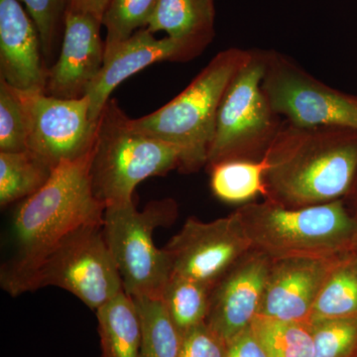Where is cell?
<instances>
[{
	"instance_id": "20",
	"label": "cell",
	"mask_w": 357,
	"mask_h": 357,
	"mask_svg": "<svg viewBox=\"0 0 357 357\" xmlns=\"http://www.w3.org/2000/svg\"><path fill=\"white\" fill-rule=\"evenodd\" d=\"M354 317H357V265L345 255L335 263L321 286L310 323Z\"/></svg>"
},
{
	"instance_id": "12",
	"label": "cell",
	"mask_w": 357,
	"mask_h": 357,
	"mask_svg": "<svg viewBox=\"0 0 357 357\" xmlns=\"http://www.w3.org/2000/svg\"><path fill=\"white\" fill-rule=\"evenodd\" d=\"M272 259L252 248L211 287L204 323L230 344L250 328L257 316Z\"/></svg>"
},
{
	"instance_id": "6",
	"label": "cell",
	"mask_w": 357,
	"mask_h": 357,
	"mask_svg": "<svg viewBox=\"0 0 357 357\" xmlns=\"http://www.w3.org/2000/svg\"><path fill=\"white\" fill-rule=\"evenodd\" d=\"M265 50L249 49L218 109L206 168L227 161H261L280 131L277 114L262 89Z\"/></svg>"
},
{
	"instance_id": "4",
	"label": "cell",
	"mask_w": 357,
	"mask_h": 357,
	"mask_svg": "<svg viewBox=\"0 0 357 357\" xmlns=\"http://www.w3.org/2000/svg\"><path fill=\"white\" fill-rule=\"evenodd\" d=\"M248 54L238 47L220 52L182 93L152 114L130 119L131 126L177 148L181 173L199 172L208 164L223 95Z\"/></svg>"
},
{
	"instance_id": "7",
	"label": "cell",
	"mask_w": 357,
	"mask_h": 357,
	"mask_svg": "<svg viewBox=\"0 0 357 357\" xmlns=\"http://www.w3.org/2000/svg\"><path fill=\"white\" fill-rule=\"evenodd\" d=\"M174 199H153L137 211L133 203L109 206L103 217V234L112 251L123 289L132 298L161 299L172 274L165 248L155 245L154 232L178 217Z\"/></svg>"
},
{
	"instance_id": "30",
	"label": "cell",
	"mask_w": 357,
	"mask_h": 357,
	"mask_svg": "<svg viewBox=\"0 0 357 357\" xmlns=\"http://www.w3.org/2000/svg\"><path fill=\"white\" fill-rule=\"evenodd\" d=\"M227 357L267 356L249 328L229 344Z\"/></svg>"
},
{
	"instance_id": "10",
	"label": "cell",
	"mask_w": 357,
	"mask_h": 357,
	"mask_svg": "<svg viewBox=\"0 0 357 357\" xmlns=\"http://www.w3.org/2000/svg\"><path fill=\"white\" fill-rule=\"evenodd\" d=\"M18 93L25 110L29 151L56 168L93 150L98 121L89 115L88 96L63 100L45 93Z\"/></svg>"
},
{
	"instance_id": "19",
	"label": "cell",
	"mask_w": 357,
	"mask_h": 357,
	"mask_svg": "<svg viewBox=\"0 0 357 357\" xmlns=\"http://www.w3.org/2000/svg\"><path fill=\"white\" fill-rule=\"evenodd\" d=\"M54 169L29 150L0 152V206L6 208L38 192Z\"/></svg>"
},
{
	"instance_id": "17",
	"label": "cell",
	"mask_w": 357,
	"mask_h": 357,
	"mask_svg": "<svg viewBox=\"0 0 357 357\" xmlns=\"http://www.w3.org/2000/svg\"><path fill=\"white\" fill-rule=\"evenodd\" d=\"M215 0H158L146 29L204 51L215 38Z\"/></svg>"
},
{
	"instance_id": "3",
	"label": "cell",
	"mask_w": 357,
	"mask_h": 357,
	"mask_svg": "<svg viewBox=\"0 0 357 357\" xmlns=\"http://www.w3.org/2000/svg\"><path fill=\"white\" fill-rule=\"evenodd\" d=\"M236 211L252 248L272 260H335L347 255L357 241V218L344 199L295 208L264 199Z\"/></svg>"
},
{
	"instance_id": "31",
	"label": "cell",
	"mask_w": 357,
	"mask_h": 357,
	"mask_svg": "<svg viewBox=\"0 0 357 357\" xmlns=\"http://www.w3.org/2000/svg\"><path fill=\"white\" fill-rule=\"evenodd\" d=\"M110 1L112 0H67V13L91 15L102 22Z\"/></svg>"
},
{
	"instance_id": "16",
	"label": "cell",
	"mask_w": 357,
	"mask_h": 357,
	"mask_svg": "<svg viewBox=\"0 0 357 357\" xmlns=\"http://www.w3.org/2000/svg\"><path fill=\"white\" fill-rule=\"evenodd\" d=\"M338 259L272 260L257 316L311 325L314 301Z\"/></svg>"
},
{
	"instance_id": "33",
	"label": "cell",
	"mask_w": 357,
	"mask_h": 357,
	"mask_svg": "<svg viewBox=\"0 0 357 357\" xmlns=\"http://www.w3.org/2000/svg\"><path fill=\"white\" fill-rule=\"evenodd\" d=\"M347 257L351 258L352 261L356 263L357 265V241H356V243L354 244V246H352L351 250H349V252L347 253Z\"/></svg>"
},
{
	"instance_id": "15",
	"label": "cell",
	"mask_w": 357,
	"mask_h": 357,
	"mask_svg": "<svg viewBox=\"0 0 357 357\" xmlns=\"http://www.w3.org/2000/svg\"><path fill=\"white\" fill-rule=\"evenodd\" d=\"M48 75L31 16L20 0H0V79L20 91L46 93Z\"/></svg>"
},
{
	"instance_id": "5",
	"label": "cell",
	"mask_w": 357,
	"mask_h": 357,
	"mask_svg": "<svg viewBox=\"0 0 357 357\" xmlns=\"http://www.w3.org/2000/svg\"><path fill=\"white\" fill-rule=\"evenodd\" d=\"M180 158L174 145L135 130L130 117L110 98L98 117L91 153L93 192L105 208L133 203L140 183L178 169Z\"/></svg>"
},
{
	"instance_id": "34",
	"label": "cell",
	"mask_w": 357,
	"mask_h": 357,
	"mask_svg": "<svg viewBox=\"0 0 357 357\" xmlns=\"http://www.w3.org/2000/svg\"><path fill=\"white\" fill-rule=\"evenodd\" d=\"M356 357H357V354H356Z\"/></svg>"
},
{
	"instance_id": "28",
	"label": "cell",
	"mask_w": 357,
	"mask_h": 357,
	"mask_svg": "<svg viewBox=\"0 0 357 357\" xmlns=\"http://www.w3.org/2000/svg\"><path fill=\"white\" fill-rule=\"evenodd\" d=\"M38 28L47 65L55 58L64 33L67 0H20Z\"/></svg>"
},
{
	"instance_id": "13",
	"label": "cell",
	"mask_w": 357,
	"mask_h": 357,
	"mask_svg": "<svg viewBox=\"0 0 357 357\" xmlns=\"http://www.w3.org/2000/svg\"><path fill=\"white\" fill-rule=\"evenodd\" d=\"M102 27V21L93 16L66 13L60 53L49 68L47 95L63 100L86 95L105 63Z\"/></svg>"
},
{
	"instance_id": "26",
	"label": "cell",
	"mask_w": 357,
	"mask_h": 357,
	"mask_svg": "<svg viewBox=\"0 0 357 357\" xmlns=\"http://www.w3.org/2000/svg\"><path fill=\"white\" fill-rule=\"evenodd\" d=\"M314 357H356L357 317L312 324Z\"/></svg>"
},
{
	"instance_id": "24",
	"label": "cell",
	"mask_w": 357,
	"mask_h": 357,
	"mask_svg": "<svg viewBox=\"0 0 357 357\" xmlns=\"http://www.w3.org/2000/svg\"><path fill=\"white\" fill-rule=\"evenodd\" d=\"M142 325L140 357H178L182 335L161 299L133 298Z\"/></svg>"
},
{
	"instance_id": "23",
	"label": "cell",
	"mask_w": 357,
	"mask_h": 357,
	"mask_svg": "<svg viewBox=\"0 0 357 357\" xmlns=\"http://www.w3.org/2000/svg\"><path fill=\"white\" fill-rule=\"evenodd\" d=\"M250 328L267 357H314L309 324L256 316Z\"/></svg>"
},
{
	"instance_id": "8",
	"label": "cell",
	"mask_w": 357,
	"mask_h": 357,
	"mask_svg": "<svg viewBox=\"0 0 357 357\" xmlns=\"http://www.w3.org/2000/svg\"><path fill=\"white\" fill-rule=\"evenodd\" d=\"M102 225H84L66 237L39 268L30 292L48 286L64 289L96 311L124 291Z\"/></svg>"
},
{
	"instance_id": "1",
	"label": "cell",
	"mask_w": 357,
	"mask_h": 357,
	"mask_svg": "<svg viewBox=\"0 0 357 357\" xmlns=\"http://www.w3.org/2000/svg\"><path fill=\"white\" fill-rule=\"evenodd\" d=\"M91 153L61 162L50 178L14 211L13 255L0 271L11 296L30 292L35 275L59 244L84 225L103 223L105 206L93 192Z\"/></svg>"
},
{
	"instance_id": "2",
	"label": "cell",
	"mask_w": 357,
	"mask_h": 357,
	"mask_svg": "<svg viewBox=\"0 0 357 357\" xmlns=\"http://www.w3.org/2000/svg\"><path fill=\"white\" fill-rule=\"evenodd\" d=\"M263 160L264 199L295 208L344 199L357 170V130L284 121Z\"/></svg>"
},
{
	"instance_id": "21",
	"label": "cell",
	"mask_w": 357,
	"mask_h": 357,
	"mask_svg": "<svg viewBox=\"0 0 357 357\" xmlns=\"http://www.w3.org/2000/svg\"><path fill=\"white\" fill-rule=\"evenodd\" d=\"M266 164L261 161H227L208 169L211 189L220 201L248 204L257 196H265L264 174Z\"/></svg>"
},
{
	"instance_id": "11",
	"label": "cell",
	"mask_w": 357,
	"mask_h": 357,
	"mask_svg": "<svg viewBox=\"0 0 357 357\" xmlns=\"http://www.w3.org/2000/svg\"><path fill=\"white\" fill-rule=\"evenodd\" d=\"M172 274L213 287L234 263L252 249L236 211L225 218L202 222L189 218L166 244Z\"/></svg>"
},
{
	"instance_id": "9",
	"label": "cell",
	"mask_w": 357,
	"mask_h": 357,
	"mask_svg": "<svg viewBox=\"0 0 357 357\" xmlns=\"http://www.w3.org/2000/svg\"><path fill=\"white\" fill-rule=\"evenodd\" d=\"M262 89L284 121L302 126L357 130V95L323 83L286 54L265 50Z\"/></svg>"
},
{
	"instance_id": "25",
	"label": "cell",
	"mask_w": 357,
	"mask_h": 357,
	"mask_svg": "<svg viewBox=\"0 0 357 357\" xmlns=\"http://www.w3.org/2000/svg\"><path fill=\"white\" fill-rule=\"evenodd\" d=\"M157 3L158 0H112L109 2L102 18V26L107 30L105 59L134 33L147 27Z\"/></svg>"
},
{
	"instance_id": "22",
	"label": "cell",
	"mask_w": 357,
	"mask_h": 357,
	"mask_svg": "<svg viewBox=\"0 0 357 357\" xmlns=\"http://www.w3.org/2000/svg\"><path fill=\"white\" fill-rule=\"evenodd\" d=\"M211 291V286L202 282L171 275L161 300L182 337L188 331L206 321Z\"/></svg>"
},
{
	"instance_id": "27",
	"label": "cell",
	"mask_w": 357,
	"mask_h": 357,
	"mask_svg": "<svg viewBox=\"0 0 357 357\" xmlns=\"http://www.w3.org/2000/svg\"><path fill=\"white\" fill-rule=\"evenodd\" d=\"M28 150L27 122L17 89L0 79V152Z\"/></svg>"
},
{
	"instance_id": "29",
	"label": "cell",
	"mask_w": 357,
	"mask_h": 357,
	"mask_svg": "<svg viewBox=\"0 0 357 357\" xmlns=\"http://www.w3.org/2000/svg\"><path fill=\"white\" fill-rule=\"evenodd\" d=\"M229 347L225 340L203 323L183 335L178 357H227Z\"/></svg>"
},
{
	"instance_id": "18",
	"label": "cell",
	"mask_w": 357,
	"mask_h": 357,
	"mask_svg": "<svg viewBox=\"0 0 357 357\" xmlns=\"http://www.w3.org/2000/svg\"><path fill=\"white\" fill-rule=\"evenodd\" d=\"M96 312L102 357H140L142 325L133 298L122 291Z\"/></svg>"
},
{
	"instance_id": "32",
	"label": "cell",
	"mask_w": 357,
	"mask_h": 357,
	"mask_svg": "<svg viewBox=\"0 0 357 357\" xmlns=\"http://www.w3.org/2000/svg\"><path fill=\"white\" fill-rule=\"evenodd\" d=\"M349 211L357 218V170L349 194L344 199Z\"/></svg>"
},
{
	"instance_id": "14",
	"label": "cell",
	"mask_w": 357,
	"mask_h": 357,
	"mask_svg": "<svg viewBox=\"0 0 357 357\" xmlns=\"http://www.w3.org/2000/svg\"><path fill=\"white\" fill-rule=\"evenodd\" d=\"M203 53L194 45L171 37L157 39L146 28L138 30L119 45L105 63L98 77L89 86V115L98 121L112 91L129 77L160 62H189Z\"/></svg>"
}]
</instances>
